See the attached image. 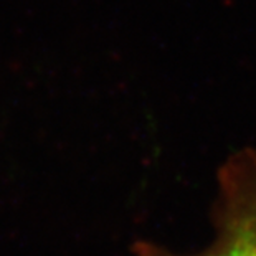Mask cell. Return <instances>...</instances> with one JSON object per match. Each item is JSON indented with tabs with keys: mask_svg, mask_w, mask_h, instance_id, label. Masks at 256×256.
<instances>
[{
	"mask_svg": "<svg viewBox=\"0 0 256 256\" xmlns=\"http://www.w3.org/2000/svg\"><path fill=\"white\" fill-rule=\"evenodd\" d=\"M214 225L212 243L195 254L140 243L136 256H256V150H238L220 167Z\"/></svg>",
	"mask_w": 256,
	"mask_h": 256,
	"instance_id": "1",
	"label": "cell"
}]
</instances>
